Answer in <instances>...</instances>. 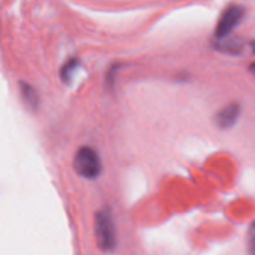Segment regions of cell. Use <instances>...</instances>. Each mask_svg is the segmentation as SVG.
I'll list each match as a JSON object with an SVG mask.
<instances>
[{
    "mask_svg": "<svg viewBox=\"0 0 255 255\" xmlns=\"http://www.w3.org/2000/svg\"><path fill=\"white\" fill-rule=\"evenodd\" d=\"M96 239L102 251L109 253L117 247V229L109 209H102L96 214Z\"/></svg>",
    "mask_w": 255,
    "mask_h": 255,
    "instance_id": "1",
    "label": "cell"
},
{
    "mask_svg": "<svg viewBox=\"0 0 255 255\" xmlns=\"http://www.w3.org/2000/svg\"><path fill=\"white\" fill-rule=\"evenodd\" d=\"M73 169L75 172L87 179H96L102 172V161L91 146H81L73 158Z\"/></svg>",
    "mask_w": 255,
    "mask_h": 255,
    "instance_id": "2",
    "label": "cell"
},
{
    "mask_svg": "<svg viewBox=\"0 0 255 255\" xmlns=\"http://www.w3.org/2000/svg\"><path fill=\"white\" fill-rule=\"evenodd\" d=\"M245 16V7L241 4H232L224 9L221 13L217 27H215V37L226 39L232 34V31L242 22Z\"/></svg>",
    "mask_w": 255,
    "mask_h": 255,
    "instance_id": "3",
    "label": "cell"
},
{
    "mask_svg": "<svg viewBox=\"0 0 255 255\" xmlns=\"http://www.w3.org/2000/svg\"><path fill=\"white\" fill-rule=\"evenodd\" d=\"M239 117H241V105L239 103H230L217 112L215 124L223 130H227V128H232L238 123Z\"/></svg>",
    "mask_w": 255,
    "mask_h": 255,
    "instance_id": "4",
    "label": "cell"
},
{
    "mask_svg": "<svg viewBox=\"0 0 255 255\" xmlns=\"http://www.w3.org/2000/svg\"><path fill=\"white\" fill-rule=\"evenodd\" d=\"M19 93H21V97H22V102L25 103V106L31 111H37L40 99H39L36 88L31 87L30 84L21 81L19 82Z\"/></svg>",
    "mask_w": 255,
    "mask_h": 255,
    "instance_id": "5",
    "label": "cell"
},
{
    "mask_svg": "<svg viewBox=\"0 0 255 255\" xmlns=\"http://www.w3.org/2000/svg\"><path fill=\"white\" fill-rule=\"evenodd\" d=\"M79 58L73 57V58H69L60 69V78L64 84H70L72 82V78L76 72V69L79 67Z\"/></svg>",
    "mask_w": 255,
    "mask_h": 255,
    "instance_id": "6",
    "label": "cell"
},
{
    "mask_svg": "<svg viewBox=\"0 0 255 255\" xmlns=\"http://www.w3.org/2000/svg\"><path fill=\"white\" fill-rule=\"evenodd\" d=\"M217 48L220 51H224V52H229V54H241L242 48L241 45L236 42V40H224V39H217Z\"/></svg>",
    "mask_w": 255,
    "mask_h": 255,
    "instance_id": "7",
    "label": "cell"
},
{
    "mask_svg": "<svg viewBox=\"0 0 255 255\" xmlns=\"http://www.w3.org/2000/svg\"><path fill=\"white\" fill-rule=\"evenodd\" d=\"M117 70H118V66H117V64H114V66L109 69V72H108L106 84H108V88H109V90H112V88H114V79H115V73H117Z\"/></svg>",
    "mask_w": 255,
    "mask_h": 255,
    "instance_id": "8",
    "label": "cell"
},
{
    "mask_svg": "<svg viewBox=\"0 0 255 255\" xmlns=\"http://www.w3.org/2000/svg\"><path fill=\"white\" fill-rule=\"evenodd\" d=\"M248 238H250V253L255 254V221L251 224V227H250Z\"/></svg>",
    "mask_w": 255,
    "mask_h": 255,
    "instance_id": "9",
    "label": "cell"
},
{
    "mask_svg": "<svg viewBox=\"0 0 255 255\" xmlns=\"http://www.w3.org/2000/svg\"><path fill=\"white\" fill-rule=\"evenodd\" d=\"M250 72H251V73L255 76V63H253V64L250 66Z\"/></svg>",
    "mask_w": 255,
    "mask_h": 255,
    "instance_id": "10",
    "label": "cell"
},
{
    "mask_svg": "<svg viewBox=\"0 0 255 255\" xmlns=\"http://www.w3.org/2000/svg\"><path fill=\"white\" fill-rule=\"evenodd\" d=\"M251 48L254 49V52H255V40H254V42H251Z\"/></svg>",
    "mask_w": 255,
    "mask_h": 255,
    "instance_id": "11",
    "label": "cell"
}]
</instances>
